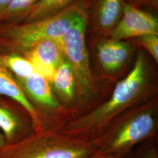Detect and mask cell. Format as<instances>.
I'll use <instances>...</instances> for the list:
<instances>
[{
    "label": "cell",
    "mask_w": 158,
    "mask_h": 158,
    "mask_svg": "<svg viewBox=\"0 0 158 158\" xmlns=\"http://www.w3.org/2000/svg\"><path fill=\"white\" fill-rule=\"evenodd\" d=\"M87 11L84 1H77L51 17L32 22L0 25L1 54L25 53L40 41H60L79 17Z\"/></svg>",
    "instance_id": "cell-1"
},
{
    "label": "cell",
    "mask_w": 158,
    "mask_h": 158,
    "mask_svg": "<svg viewBox=\"0 0 158 158\" xmlns=\"http://www.w3.org/2000/svg\"><path fill=\"white\" fill-rule=\"evenodd\" d=\"M96 146L83 142L40 137L6 145L0 158H86Z\"/></svg>",
    "instance_id": "cell-2"
},
{
    "label": "cell",
    "mask_w": 158,
    "mask_h": 158,
    "mask_svg": "<svg viewBox=\"0 0 158 158\" xmlns=\"http://www.w3.org/2000/svg\"><path fill=\"white\" fill-rule=\"evenodd\" d=\"M87 24L86 11L79 17L60 40L64 55L73 70L80 96L83 98L89 97L93 87L89 55L85 44Z\"/></svg>",
    "instance_id": "cell-3"
},
{
    "label": "cell",
    "mask_w": 158,
    "mask_h": 158,
    "mask_svg": "<svg viewBox=\"0 0 158 158\" xmlns=\"http://www.w3.org/2000/svg\"><path fill=\"white\" fill-rule=\"evenodd\" d=\"M145 78V59L142 53H139L132 70L117 83L110 100L86 117L81 124L89 125L100 124L110 118L135 98L142 89Z\"/></svg>",
    "instance_id": "cell-4"
},
{
    "label": "cell",
    "mask_w": 158,
    "mask_h": 158,
    "mask_svg": "<svg viewBox=\"0 0 158 158\" xmlns=\"http://www.w3.org/2000/svg\"><path fill=\"white\" fill-rule=\"evenodd\" d=\"M148 34H158V18L124 2L122 16L107 36L113 40H124Z\"/></svg>",
    "instance_id": "cell-5"
},
{
    "label": "cell",
    "mask_w": 158,
    "mask_h": 158,
    "mask_svg": "<svg viewBox=\"0 0 158 158\" xmlns=\"http://www.w3.org/2000/svg\"><path fill=\"white\" fill-rule=\"evenodd\" d=\"M154 125V119L150 113H143L136 116L125 125L103 148L102 152L122 155L135 144L149 135Z\"/></svg>",
    "instance_id": "cell-6"
},
{
    "label": "cell",
    "mask_w": 158,
    "mask_h": 158,
    "mask_svg": "<svg viewBox=\"0 0 158 158\" xmlns=\"http://www.w3.org/2000/svg\"><path fill=\"white\" fill-rule=\"evenodd\" d=\"M124 0H94L88 15L93 32L107 36L122 16Z\"/></svg>",
    "instance_id": "cell-7"
},
{
    "label": "cell",
    "mask_w": 158,
    "mask_h": 158,
    "mask_svg": "<svg viewBox=\"0 0 158 158\" xmlns=\"http://www.w3.org/2000/svg\"><path fill=\"white\" fill-rule=\"evenodd\" d=\"M96 44L98 62L102 69L108 73L118 72L128 61L131 45L124 40H114L108 36H101Z\"/></svg>",
    "instance_id": "cell-8"
},
{
    "label": "cell",
    "mask_w": 158,
    "mask_h": 158,
    "mask_svg": "<svg viewBox=\"0 0 158 158\" xmlns=\"http://www.w3.org/2000/svg\"><path fill=\"white\" fill-rule=\"evenodd\" d=\"M60 42L54 40L40 41L24 53L25 57L56 70L65 58Z\"/></svg>",
    "instance_id": "cell-9"
},
{
    "label": "cell",
    "mask_w": 158,
    "mask_h": 158,
    "mask_svg": "<svg viewBox=\"0 0 158 158\" xmlns=\"http://www.w3.org/2000/svg\"><path fill=\"white\" fill-rule=\"evenodd\" d=\"M29 94L40 104L50 108L58 107L46 79L35 72L24 79H18Z\"/></svg>",
    "instance_id": "cell-10"
},
{
    "label": "cell",
    "mask_w": 158,
    "mask_h": 158,
    "mask_svg": "<svg viewBox=\"0 0 158 158\" xmlns=\"http://www.w3.org/2000/svg\"><path fill=\"white\" fill-rule=\"evenodd\" d=\"M78 0H39L28 11L13 23H26L51 17L67 8Z\"/></svg>",
    "instance_id": "cell-11"
},
{
    "label": "cell",
    "mask_w": 158,
    "mask_h": 158,
    "mask_svg": "<svg viewBox=\"0 0 158 158\" xmlns=\"http://www.w3.org/2000/svg\"><path fill=\"white\" fill-rule=\"evenodd\" d=\"M0 95L9 97L25 108L32 117L35 116L34 107L31 104L22 89L6 68L0 56Z\"/></svg>",
    "instance_id": "cell-12"
},
{
    "label": "cell",
    "mask_w": 158,
    "mask_h": 158,
    "mask_svg": "<svg viewBox=\"0 0 158 158\" xmlns=\"http://www.w3.org/2000/svg\"><path fill=\"white\" fill-rule=\"evenodd\" d=\"M53 81L57 91L66 100H71L74 96L76 78L70 63L64 58L57 68Z\"/></svg>",
    "instance_id": "cell-13"
},
{
    "label": "cell",
    "mask_w": 158,
    "mask_h": 158,
    "mask_svg": "<svg viewBox=\"0 0 158 158\" xmlns=\"http://www.w3.org/2000/svg\"><path fill=\"white\" fill-rule=\"evenodd\" d=\"M0 56L4 64L18 79H24L35 72L32 63L25 57L17 53L1 54Z\"/></svg>",
    "instance_id": "cell-14"
},
{
    "label": "cell",
    "mask_w": 158,
    "mask_h": 158,
    "mask_svg": "<svg viewBox=\"0 0 158 158\" xmlns=\"http://www.w3.org/2000/svg\"><path fill=\"white\" fill-rule=\"evenodd\" d=\"M39 0H11L0 14V25L15 23L27 13Z\"/></svg>",
    "instance_id": "cell-15"
},
{
    "label": "cell",
    "mask_w": 158,
    "mask_h": 158,
    "mask_svg": "<svg viewBox=\"0 0 158 158\" xmlns=\"http://www.w3.org/2000/svg\"><path fill=\"white\" fill-rule=\"evenodd\" d=\"M19 127V121L17 117L8 109L0 106V128L8 142L14 139Z\"/></svg>",
    "instance_id": "cell-16"
},
{
    "label": "cell",
    "mask_w": 158,
    "mask_h": 158,
    "mask_svg": "<svg viewBox=\"0 0 158 158\" xmlns=\"http://www.w3.org/2000/svg\"><path fill=\"white\" fill-rule=\"evenodd\" d=\"M135 38L136 43L147 49L158 63V34H145Z\"/></svg>",
    "instance_id": "cell-17"
},
{
    "label": "cell",
    "mask_w": 158,
    "mask_h": 158,
    "mask_svg": "<svg viewBox=\"0 0 158 158\" xmlns=\"http://www.w3.org/2000/svg\"><path fill=\"white\" fill-rule=\"evenodd\" d=\"M125 2L139 8L142 6H148L158 11V0H124Z\"/></svg>",
    "instance_id": "cell-18"
},
{
    "label": "cell",
    "mask_w": 158,
    "mask_h": 158,
    "mask_svg": "<svg viewBox=\"0 0 158 158\" xmlns=\"http://www.w3.org/2000/svg\"><path fill=\"white\" fill-rule=\"evenodd\" d=\"M86 158H124L123 155H113L103 152H94Z\"/></svg>",
    "instance_id": "cell-19"
},
{
    "label": "cell",
    "mask_w": 158,
    "mask_h": 158,
    "mask_svg": "<svg viewBox=\"0 0 158 158\" xmlns=\"http://www.w3.org/2000/svg\"><path fill=\"white\" fill-rule=\"evenodd\" d=\"M138 158H158V155L156 149L152 148L140 153Z\"/></svg>",
    "instance_id": "cell-20"
},
{
    "label": "cell",
    "mask_w": 158,
    "mask_h": 158,
    "mask_svg": "<svg viewBox=\"0 0 158 158\" xmlns=\"http://www.w3.org/2000/svg\"><path fill=\"white\" fill-rule=\"evenodd\" d=\"M10 1L11 0H0V14L7 7Z\"/></svg>",
    "instance_id": "cell-21"
},
{
    "label": "cell",
    "mask_w": 158,
    "mask_h": 158,
    "mask_svg": "<svg viewBox=\"0 0 158 158\" xmlns=\"http://www.w3.org/2000/svg\"><path fill=\"white\" fill-rule=\"evenodd\" d=\"M6 145V142L3 135L0 134V152L3 149V148Z\"/></svg>",
    "instance_id": "cell-22"
}]
</instances>
